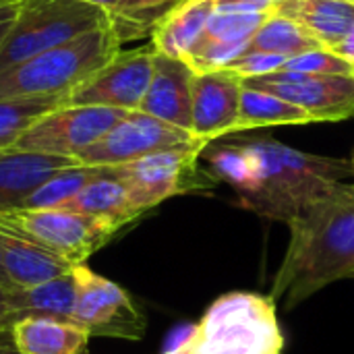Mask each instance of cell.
Listing matches in <instances>:
<instances>
[{
	"instance_id": "cell-1",
	"label": "cell",
	"mask_w": 354,
	"mask_h": 354,
	"mask_svg": "<svg viewBox=\"0 0 354 354\" xmlns=\"http://www.w3.org/2000/svg\"><path fill=\"white\" fill-rule=\"evenodd\" d=\"M290 241L272 299L295 309L322 288L354 278V183L338 185L288 224Z\"/></svg>"
},
{
	"instance_id": "cell-2",
	"label": "cell",
	"mask_w": 354,
	"mask_h": 354,
	"mask_svg": "<svg viewBox=\"0 0 354 354\" xmlns=\"http://www.w3.org/2000/svg\"><path fill=\"white\" fill-rule=\"evenodd\" d=\"M255 160V185L239 205L274 222L290 224L353 176L351 160L315 156L276 139L243 141Z\"/></svg>"
},
{
	"instance_id": "cell-3",
	"label": "cell",
	"mask_w": 354,
	"mask_h": 354,
	"mask_svg": "<svg viewBox=\"0 0 354 354\" xmlns=\"http://www.w3.org/2000/svg\"><path fill=\"white\" fill-rule=\"evenodd\" d=\"M162 354H284L276 301L257 292H228Z\"/></svg>"
},
{
	"instance_id": "cell-4",
	"label": "cell",
	"mask_w": 354,
	"mask_h": 354,
	"mask_svg": "<svg viewBox=\"0 0 354 354\" xmlns=\"http://www.w3.org/2000/svg\"><path fill=\"white\" fill-rule=\"evenodd\" d=\"M124 19L93 29L0 73V97H66L83 79L102 68L124 41Z\"/></svg>"
},
{
	"instance_id": "cell-5",
	"label": "cell",
	"mask_w": 354,
	"mask_h": 354,
	"mask_svg": "<svg viewBox=\"0 0 354 354\" xmlns=\"http://www.w3.org/2000/svg\"><path fill=\"white\" fill-rule=\"evenodd\" d=\"M116 21L85 0H21L15 25L0 46V73Z\"/></svg>"
},
{
	"instance_id": "cell-6",
	"label": "cell",
	"mask_w": 354,
	"mask_h": 354,
	"mask_svg": "<svg viewBox=\"0 0 354 354\" xmlns=\"http://www.w3.org/2000/svg\"><path fill=\"white\" fill-rule=\"evenodd\" d=\"M207 145V141H195L110 168L124 183L135 212L143 216L170 197L209 193L216 178L199 170V158Z\"/></svg>"
},
{
	"instance_id": "cell-7",
	"label": "cell",
	"mask_w": 354,
	"mask_h": 354,
	"mask_svg": "<svg viewBox=\"0 0 354 354\" xmlns=\"http://www.w3.org/2000/svg\"><path fill=\"white\" fill-rule=\"evenodd\" d=\"M0 232L44 247L73 266L87 261L118 230L102 220L71 209H0Z\"/></svg>"
},
{
	"instance_id": "cell-8",
	"label": "cell",
	"mask_w": 354,
	"mask_h": 354,
	"mask_svg": "<svg viewBox=\"0 0 354 354\" xmlns=\"http://www.w3.org/2000/svg\"><path fill=\"white\" fill-rule=\"evenodd\" d=\"M127 114V110L116 108L62 104L31 124L15 143V149L60 156L77 162L87 147L97 143Z\"/></svg>"
},
{
	"instance_id": "cell-9",
	"label": "cell",
	"mask_w": 354,
	"mask_h": 354,
	"mask_svg": "<svg viewBox=\"0 0 354 354\" xmlns=\"http://www.w3.org/2000/svg\"><path fill=\"white\" fill-rule=\"evenodd\" d=\"M77 301L73 322L89 336L141 340L147 319L131 295L116 282L93 274L85 263L75 266Z\"/></svg>"
},
{
	"instance_id": "cell-10",
	"label": "cell",
	"mask_w": 354,
	"mask_h": 354,
	"mask_svg": "<svg viewBox=\"0 0 354 354\" xmlns=\"http://www.w3.org/2000/svg\"><path fill=\"white\" fill-rule=\"evenodd\" d=\"M156 50H122L102 68L83 79L66 97L71 106H102L116 110H139L153 75Z\"/></svg>"
},
{
	"instance_id": "cell-11",
	"label": "cell",
	"mask_w": 354,
	"mask_h": 354,
	"mask_svg": "<svg viewBox=\"0 0 354 354\" xmlns=\"http://www.w3.org/2000/svg\"><path fill=\"white\" fill-rule=\"evenodd\" d=\"M201 141L193 133L172 127L139 110L129 112L120 122H116L97 143L87 147L77 164L83 166H120L143 156L189 145Z\"/></svg>"
},
{
	"instance_id": "cell-12",
	"label": "cell",
	"mask_w": 354,
	"mask_h": 354,
	"mask_svg": "<svg viewBox=\"0 0 354 354\" xmlns=\"http://www.w3.org/2000/svg\"><path fill=\"white\" fill-rule=\"evenodd\" d=\"M241 83L303 108L315 122H338L354 116L353 75L305 77L276 71L263 77L241 79Z\"/></svg>"
},
{
	"instance_id": "cell-13",
	"label": "cell",
	"mask_w": 354,
	"mask_h": 354,
	"mask_svg": "<svg viewBox=\"0 0 354 354\" xmlns=\"http://www.w3.org/2000/svg\"><path fill=\"white\" fill-rule=\"evenodd\" d=\"M243 83L228 71L195 73L191 133L207 143L232 135L239 118Z\"/></svg>"
},
{
	"instance_id": "cell-14",
	"label": "cell",
	"mask_w": 354,
	"mask_h": 354,
	"mask_svg": "<svg viewBox=\"0 0 354 354\" xmlns=\"http://www.w3.org/2000/svg\"><path fill=\"white\" fill-rule=\"evenodd\" d=\"M193 79L195 71L180 58L156 52L153 75L139 112L191 133L193 127Z\"/></svg>"
},
{
	"instance_id": "cell-15",
	"label": "cell",
	"mask_w": 354,
	"mask_h": 354,
	"mask_svg": "<svg viewBox=\"0 0 354 354\" xmlns=\"http://www.w3.org/2000/svg\"><path fill=\"white\" fill-rule=\"evenodd\" d=\"M75 164L71 158L15 147L0 151V209L21 207L48 178Z\"/></svg>"
},
{
	"instance_id": "cell-16",
	"label": "cell",
	"mask_w": 354,
	"mask_h": 354,
	"mask_svg": "<svg viewBox=\"0 0 354 354\" xmlns=\"http://www.w3.org/2000/svg\"><path fill=\"white\" fill-rule=\"evenodd\" d=\"M216 0H176L151 25V48L158 54L185 60L201 37Z\"/></svg>"
},
{
	"instance_id": "cell-17",
	"label": "cell",
	"mask_w": 354,
	"mask_h": 354,
	"mask_svg": "<svg viewBox=\"0 0 354 354\" xmlns=\"http://www.w3.org/2000/svg\"><path fill=\"white\" fill-rule=\"evenodd\" d=\"M274 12L299 23L328 50H338L354 31V0H282Z\"/></svg>"
},
{
	"instance_id": "cell-18",
	"label": "cell",
	"mask_w": 354,
	"mask_h": 354,
	"mask_svg": "<svg viewBox=\"0 0 354 354\" xmlns=\"http://www.w3.org/2000/svg\"><path fill=\"white\" fill-rule=\"evenodd\" d=\"M4 278L10 288H33L73 272V263L44 247L0 232Z\"/></svg>"
},
{
	"instance_id": "cell-19",
	"label": "cell",
	"mask_w": 354,
	"mask_h": 354,
	"mask_svg": "<svg viewBox=\"0 0 354 354\" xmlns=\"http://www.w3.org/2000/svg\"><path fill=\"white\" fill-rule=\"evenodd\" d=\"M89 338L75 322L52 317H23L10 328V342L19 354H87Z\"/></svg>"
},
{
	"instance_id": "cell-20",
	"label": "cell",
	"mask_w": 354,
	"mask_h": 354,
	"mask_svg": "<svg viewBox=\"0 0 354 354\" xmlns=\"http://www.w3.org/2000/svg\"><path fill=\"white\" fill-rule=\"evenodd\" d=\"M64 209L102 220L114 230H120L139 218L124 183L114 174L110 166H104L102 174L85 185Z\"/></svg>"
},
{
	"instance_id": "cell-21",
	"label": "cell",
	"mask_w": 354,
	"mask_h": 354,
	"mask_svg": "<svg viewBox=\"0 0 354 354\" xmlns=\"http://www.w3.org/2000/svg\"><path fill=\"white\" fill-rule=\"evenodd\" d=\"M77 301V278L75 268L71 274L54 278L33 288H10L8 309L12 319L23 317H52L73 322Z\"/></svg>"
},
{
	"instance_id": "cell-22",
	"label": "cell",
	"mask_w": 354,
	"mask_h": 354,
	"mask_svg": "<svg viewBox=\"0 0 354 354\" xmlns=\"http://www.w3.org/2000/svg\"><path fill=\"white\" fill-rule=\"evenodd\" d=\"M315 122L303 108L276 97L261 89H251L243 85L241 93V108L239 118L232 129L234 133L263 129V127H278V124H311Z\"/></svg>"
},
{
	"instance_id": "cell-23",
	"label": "cell",
	"mask_w": 354,
	"mask_h": 354,
	"mask_svg": "<svg viewBox=\"0 0 354 354\" xmlns=\"http://www.w3.org/2000/svg\"><path fill=\"white\" fill-rule=\"evenodd\" d=\"M324 46L307 33L299 23L272 12L268 21L259 27V31L249 39L247 52H261V54H274L282 58H292L305 52L322 50Z\"/></svg>"
},
{
	"instance_id": "cell-24",
	"label": "cell",
	"mask_w": 354,
	"mask_h": 354,
	"mask_svg": "<svg viewBox=\"0 0 354 354\" xmlns=\"http://www.w3.org/2000/svg\"><path fill=\"white\" fill-rule=\"evenodd\" d=\"M62 104V97H0V151L12 149L31 124Z\"/></svg>"
},
{
	"instance_id": "cell-25",
	"label": "cell",
	"mask_w": 354,
	"mask_h": 354,
	"mask_svg": "<svg viewBox=\"0 0 354 354\" xmlns=\"http://www.w3.org/2000/svg\"><path fill=\"white\" fill-rule=\"evenodd\" d=\"M209 166V174L234 189L241 197L255 185V160L245 143H232L222 147H205L201 153Z\"/></svg>"
},
{
	"instance_id": "cell-26",
	"label": "cell",
	"mask_w": 354,
	"mask_h": 354,
	"mask_svg": "<svg viewBox=\"0 0 354 354\" xmlns=\"http://www.w3.org/2000/svg\"><path fill=\"white\" fill-rule=\"evenodd\" d=\"M104 166H83L75 164L60 172H56L52 178H48L21 207L29 209H64L73 197L89 185L95 176H100Z\"/></svg>"
},
{
	"instance_id": "cell-27",
	"label": "cell",
	"mask_w": 354,
	"mask_h": 354,
	"mask_svg": "<svg viewBox=\"0 0 354 354\" xmlns=\"http://www.w3.org/2000/svg\"><path fill=\"white\" fill-rule=\"evenodd\" d=\"M270 15L272 12L216 10L209 17L207 25L195 46H199V44H226V46L249 44V39L259 31V27L268 21Z\"/></svg>"
},
{
	"instance_id": "cell-28",
	"label": "cell",
	"mask_w": 354,
	"mask_h": 354,
	"mask_svg": "<svg viewBox=\"0 0 354 354\" xmlns=\"http://www.w3.org/2000/svg\"><path fill=\"white\" fill-rule=\"evenodd\" d=\"M280 73H295L305 77H319V75H353V64L334 50L322 48L313 52H305L292 58L278 68ZM276 73V71H274Z\"/></svg>"
},
{
	"instance_id": "cell-29",
	"label": "cell",
	"mask_w": 354,
	"mask_h": 354,
	"mask_svg": "<svg viewBox=\"0 0 354 354\" xmlns=\"http://www.w3.org/2000/svg\"><path fill=\"white\" fill-rule=\"evenodd\" d=\"M89 4L100 6L108 15L124 21H133L145 12H156V10H168L176 0H85Z\"/></svg>"
},
{
	"instance_id": "cell-30",
	"label": "cell",
	"mask_w": 354,
	"mask_h": 354,
	"mask_svg": "<svg viewBox=\"0 0 354 354\" xmlns=\"http://www.w3.org/2000/svg\"><path fill=\"white\" fill-rule=\"evenodd\" d=\"M284 62H286V58H282V56L261 54V52H245L234 62H230L224 71L236 75L239 79H253V77H263V75L278 71Z\"/></svg>"
},
{
	"instance_id": "cell-31",
	"label": "cell",
	"mask_w": 354,
	"mask_h": 354,
	"mask_svg": "<svg viewBox=\"0 0 354 354\" xmlns=\"http://www.w3.org/2000/svg\"><path fill=\"white\" fill-rule=\"evenodd\" d=\"M276 0H216V10H247V12H274Z\"/></svg>"
},
{
	"instance_id": "cell-32",
	"label": "cell",
	"mask_w": 354,
	"mask_h": 354,
	"mask_svg": "<svg viewBox=\"0 0 354 354\" xmlns=\"http://www.w3.org/2000/svg\"><path fill=\"white\" fill-rule=\"evenodd\" d=\"M19 4L21 0H12V2H0V46L6 39V35L10 33L17 12H19Z\"/></svg>"
},
{
	"instance_id": "cell-33",
	"label": "cell",
	"mask_w": 354,
	"mask_h": 354,
	"mask_svg": "<svg viewBox=\"0 0 354 354\" xmlns=\"http://www.w3.org/2000/svg\"><path fill=\"white\" fill-rule=\"evenodd\" d=\"M8 286L0 282V340H10V328L15 324L8 309Z\"/></svg>"
},
{
	"instance_id": "cell-34",
	"label": "cell",
	"mask_w": 354,
	"mask_h": 354,
	"mask_svg": "<svg viewBox=\"0 0 354 354\" xmlns=\"http://www.w3.org/2000/svg\"><path fill=\"white\" fill-rule=\"evenodd\" d=\"M334 52H338L340 56H344L351 64H353V77H354V31L344 39V44L338 48V50H334Z\"/></svg>"
},
{
	"instance_id": "cell-35",
	"label": "cell",
	"mask_w": 354,
	"mask_h": 354,
	"mask_svg": "<svg viewBox=\"0 0 354 354\" xmlns=\"http://www.w3.org/2000/svg\"><path fill=\"white\" fill-rule=\"evenodd\" d=\"M0 354H19L10 340H0Z\"/></svg>"
},
{
	"instance_id": "cell-36",
	"label": "cell",
	"mask_w": 354,
	"mask_h": 354,
	"mask_svg": "<svg viewBox=\"0 0 354 354\" xmlns=\"http://www.w3.org/2000/svg\"><path fill=\"white\" fill-rule=\"evenodd\" d=\"M0 282L4 284V286H8V282H6V278H4V266H2V247H0ZM10 288V286H8Z\"/></svg>"
},
{
	"instance_id": "cell-37",
	"label": "cell",
	"mask_w": 354,
	"mask_h": 354,
	"mask_svg": "<svg viewBox=\"0 0 354 354\" xmlns=\"http://www.w3.org/2000/svg\"><path fill=\"white\" fill-rule=\"evenodd\" d=\"M351 164H353V178H354V156H353V160H351Z\"/></svg>"
},
{
	"instance_id": "cell-38",
	"label": "cell",
	"mask_w": 354,
	"mask_h": 354,
	"mask_svg": "<svg viewBox=\"0 0 354 354\" xmlns=\"http://www.w3.org/2000/svg\"><path fill=\"white\" fill-rule=\"evenodd\" d=\"M0 2H12V0H0Z\"/></svg>"
},
{
	"instance_id": "cell-39",
	"label": "cell",
	"mask_w": 354,
	"mask_h": 354,
	"mask_svg": "<svg viewBox=\"0 0 354 354\" xmlns=\"http://www.w3.org/2000/svg\"><path fill=\"white\" fill-rule=\"evenodd\" d=\"M278 2H282V0H276V4H278Z\"/></svg>"
}]
</instances>
